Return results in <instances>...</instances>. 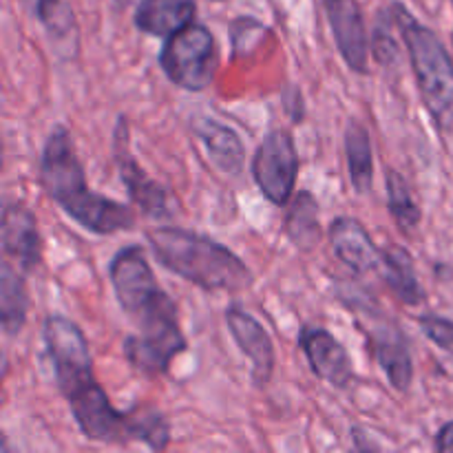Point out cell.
Here are the masks:
<instances>
[{"label":"cell","mask_w":453,"mask_h":453,"mask_svg":"<svg viewBox=\"0 0 453 453\" xmlns=\"http://www.w3.org/2000/svg\"><path fill=\"white\" fill-rule=\"evenodd\" d=\"M135 441L144 442L149 449L164 451L171 442V425L162 411L153 407H135Z\"/></svg>","instance_id":"603a6c76"},{"label":"cell","mask_w":453,"mask_h":453,"mask_svg":"<svg viewBox=\"0 0 453 453\" xmlns=\"http://www.w3.org/2000/svg\"><path fill=\"white\" fill-rule=\"evenodd\" d=\"M226 323L233 334L234 343L252 363V380L259 389H264L270 383L274 372V345L265 327L246 312V308L239 303H230L226 310Z\"/></svg>","instance_id":"7c38bea8"},{"label":"cell","mask_w":453,"mask_h":453,"mask_svg":"<svg viewBox=\"0 0 453 453\" xmlns=\"http://www.w3.org/2000/svg\"><path fill=\"white\" fill-rule=\"evenodd\" d=\"M436 449L441 453H453V420L442 425L436 436Z\"/></svg>","instance_id":"83f0119b"},{"label":"cell","mask_w":453,"mask_h":453,"mask_svg":"<svg viewBox=\"0 0 453 453\" xmlns=\"http://www.w3.org/2000/svg\"><path fill=\"white\" fill-rule=\"evenodd\" d=\"M35 18L47 31L56 56L73 60L80 49V31L71 4L66 0H35Z\"/></svg>","instance_id":"e0dca14e"},{"label":"cell","mask_w":453,"mask_h":453,"mask_svg":"<svg viewBox=\"0 0 453 453\" xmlns=\"http://www.w3.org/2000/svg\"><path fill=\"white\" fill-rule=\"evenodd\" d=\"M155 259L184 281L206 292H242L252 286V273L242 257L215 239L177 226L146 230Z\"/></svg>","instance_id":"277c9868"},{"label":"cell","mask_w":453,"mask_h":453,"mask_svg":"<svg viewBox=\"0 0 453 453\" xmlns=\"http://www.w3.org/2000/svg\"><path fill=\"white\" fill-rule=\"evenodd\" d=\"M345 159H348L349 181L358 195H367L374 184V153H372L370 131L358 119H349L345 127Z\"/></svg>","instance_id":"44dd1931"},{"label":"cell","mask_w":453,"mask_h":453,"mask_svg":"<svg viewBox=\"0 0 453 453\" xmlns=\"http://www.w3.org/2000/svg\"><path fill=\"white\" fill-rule=\"evenodd\" d=\"M215 3H221V0H215Z\"/></svg>","instance_id":"f1b7e54d"},{"label":"cell","mask_w":453,"mask_h":453,"mask_svg":"<svg viewBox=\"0 0 453 453\" xmlns=\"http://www.w3.org/2000/svg\"><path fill=\"white\" fill-rule=\"evenodd\" d=\"M0 242L4 259L20 273H34L42 261V239L34 211L22 202H7L0 217Z\"/></svg>","instance_id":"9c48e42d"},{"label":"cell","mask_w":453,"mask_h":453,"mask_svg":"<svg viewBox=\"0 0 453 453\" xmlns=\"http://www.w3.org/2000/svg\"><path fill=\"white\" fill-rule=\"evenodd\" d=\"M379 270L383 274V281L388 283V288L398 301L411 305V308L425 303L427 292H425L423 283L418 281L414 259H411V252L407 248L396 246V243H389L388 248H383V259H380Z\"/></svg>","instance_id":"ac0fdd59"},{"label":"cell","mask_w":453,"mask_h":453,"mask_svg":"<svg viewBox=\"0 0 453 453\" xmlns=\"http://www.w3.org/2000/svg\"><path fill=\"white\" fill-rule=\"evenodd\" d=\"M299 166L301 159L295 140L283 128H274L264 137L250 162L252 180L259 186L261 195L281 208L290 203Z\"/></svg>","instance_id":"52a82bcc"},{"label":"cell","mask_w":453,"mask_h":453,"mask_svg":"<svg viewBox=\"0 0 453 453\" xmlns=\"http://www.w3.org/2000/svg\"><path fill=\"white\" fill-rule=\"evenodd\" d=\"M40 184L49 199L58 203L71 219L93 234H115L135 226L131 206L88 188L82 162L75 153L71 133L53 127L40 157Z\"/></svg>","instance_id":"3957f363"},{"label":"cell","mask_w":453,"mask_h":453,"mask_svg":"<svg viewBox=\"0 0 453 453\" xmlns=\"http://www.w3.org/2000/svg\"><path fill=\"white\" fill-rule=\"evenodd\" d=\"M396 29L405 40L420 100L438 131L453 137V60L434 29L418 20L405 4L392 3Z\"/></svg>","instance_id":"5b68a950"},{"label":"cell","mask_w":453,"mask_h":453,"mask_svg":"<svg viewBox=\"0 0 453 453\" xmlns=\"http://www.w3.org/2000/svg\"><path fill=\"white\" fill-rule=\"evenodd\" d=\"M190 128L206 146L208 157L217 171L226 173V175H239L243 171L246 149H243L242 137L237 135L234 128L219 122V119L208 118V115H195L190 119Z\"/></svg>","instance_id":"9a60e30c"},{"label":"cell","mask_w":453,"mask_h":453,"mask_svg":"<svg viewBox=\"0 0 453 453\" xmlns=\"http://www.w3.org/2000/svg\"><path fill=\"white\" fill-rule=\"evenodd\" d=\"M44 345L53 374L80 432L96 442L135 441V411H118L93 374L87 336L78 323L62 314L44 319Z\"/></svg>","instance_id":"7a4b0ae2"},{"label":"cell","mask_w":453,"mask_h":453,"mask_svg":"<svg viewBox=\"0 0 453 453\" xmlns=\"http://www.w3.org/2000/svg\"><path fill=\"white\" fill-rule=\"evenodd\" d=\"M283 233L301 252L314 250L321 242V208L310 190L295 195L283 219Z\"/></svg>","instance_id":"d6986e66"},{"label":"cell","mask_w":453,"mask_h":453,"mask_svg":"<svg viewBox=\"0 0 453 453\" xmlns=\"http://www.w3.org/2000/svg\"><path fill=\"white\" fill-rule=\"evenodd\" d=\"M111 286L122 312L137 326V334L124 339L122 349L135 372L144 376L166 374L171 363L186 352L177 305L155 279L144 248H119L109 264Z\"/></svg>","instance_id":"6da1fadb"},{"label":"cell","mask_w":453,"mask_h":453,"mask_svg":"<svg viewBox=\"0 0 453 453\" xmlns=\"http://www.w3.org/2000/svg\"><path fill=\"white\" fill-rule=\"evenodd\" d=\"M370 332V345L379 361L380 370L385 372L389 383L398 392H407L414 380V361H411L410 341L403 334L401 327L392 321H374Z\"/></svg>","instance_id":"4fadbf2b"},{"label":"cell","mask_w":453,"mask_h":453,"mask_svg":"<svg viewBox=\"0 0 453 453\" xmlns=\"http://www.w3.org/2000/svg\"><path fill=\"white\" fill-rule=\"evenodd\" d=\"M29 295H27L25 273L12 261L3 259L0 268V323L7 336H18L27 323Z\"/></svg>","instance_id":"ffe728a7"},{"label":"cell","mask_w":453,"mask_h":453,"mask_svg":"<svg viewBox=\"0 0 453 453\" xmlns=\"http://www.w3.org/2000/svg\"><path fill=\"white\" fill-rule=\"evenodd\" d=\"M197 16L195 0H140L135 9V27L153 38H171Z\"/></svg>","instance_id":"2e32d148"},{"label":"cell","mask_w":453,"mask_h":453,"mask_svg":"<svg viewBox=\"0 0 453 453\" xmlns=\"http://www.w3.org/2000/svg\"><path fill=\"white\" fill-rule=\"evenodd\" d=\"M330 243L334 255L357 274L380 268L383 250L374 243L365 226L354 217H336L330 224Z\"/></svg>","instance_id":"5bb4252c"},{"label":"cell","mask_w":453,"mask_h":453,"mask_svg":"<svg viewBox=\"0 0 453 453\" xmlns=\"http://www.w3.org/2000/svg\"><path fill=\"white\" fill-rule=\"evenodd\" d=\"M336 49L354 73H370V38L358 0H323Z\"/></svg>","instance_id":"30bf717a"},{"label":"cell","mask_w":453,"mask_h":453,"mask_svg":"<svg viewBox=\"0 0 453 453\" xmlns=\"http://www.w3.org/2000/svg\"><path fill=\"white\" fill-rule=\"evenodd\" d=\"M230 47H233V58H248V53L255 51L261 40L268 35V27L252 16H237L228 27Z\"/></svg>","instance_id":"d4e9b609"},{"label":"cell","mask_w":453,"mask_h":453,"mask_svg":"<svg viewBox=\"0 0 453 453\" xmlns=\"http://www.w3.org/2000/svg\"><path fill=\"white\" fill-rule=\"evenodd\" d=\"M299 348L303 349L314 376L330 383L332 388L345 389L354 379L352 361L348 349L326 327L303 326L299 332Z\"/></svg>","instance_id":"8fae6325"},{"label":"cell","mask_w":453,"mask_h":453,"mask_svg":"<svg viewBox=\"0 0 453 453\" xmlns=\"http://www.w3.org/2000/svg\"><path fill=\"white\" fill-rule=\"evenodd\" d=\"M283 109H286V113L290 115V119L295 124L303 122L305 118L303 93H301V88L296 87V84H288V87L283 88Z\"/></svg>","instance_id":"4316f807"},{"label":"cell","mask_w":453,"mask_h":453,"mask_svg":"<svg viewBox=\"0 0 453 453\" xmlns=\"http://www.w3.org/2000/svg\"><path fill=\"white\" fill-rule=\"evenodd\" d=\"M385 184H388V208L392 212L394 221H396L401 230L411 233L420 224L423 212H420L418 203H416L414 195H411L410 184H407V180L396 168L385 171Z\"/></svg>","instance_id":"7402d4cb"},{"label":"cell","mask_w":453,"mask_h":453,"mask_svg":"<svg viewBox=\"0 0 453 453\" xmlns=\"http://www.w3.org/2000/svg\"><path fill=\"white\" fill-rule=\"evenodd\" d=\"M394 29H396V20L392 16V9L388 7L379 13V20H376L374 31H372V56L383 66L398 65V58H401V49H398L396 38H394Z\"/></svg>","instance_id":"cb8c5ba5"},{"label":"cell","mask_w":453,"mask_h":453,"mask_svg":"<svg viewBox=\"0 0 453 453\" xmlns=\"http://www.w3.org/2000/svg\"><path fill=\"white\" fill-rule=\"evenodd\" d=\"M420 332L432 341L434 345L442 349V352L453 357V321L451 319L438 317V314H423L418 317Z\"/></svg>","instance_id":"484cf974"},{"label":"cell","mask_w":453,"mask_h":453,"mask_svg":"<svg viewBox=\"0 0 453 453\" xmlns=\"http://www.w3.org/2000/svg\"><path fill=\"white\" fill-rule=\"evenodd\" d=\"M113 155L118 164L119 180L127 186L131 202L142 211V215L153 221H168L173 217V199L168 190L137 164L131 153V137H128L127 115H119L113 131Z\"/></svg>","instance_id":"ba28073f"},{"label":"cell","mask_w":453,"mask_h":453,"mask_svg":"<svg viewBox=\"0 0 453 453\" xmlns=\"http://www.w3.org/2000/svg\"><path fill=\"white\" fill-rule=\"evenodd\" d=\"M157 60L173 84L186 91H203L211 87L219 65L215 35L199 22H193L166 38Z\"/></svg>","instance_id":"8992f818"}]
</instances>
